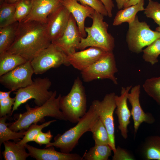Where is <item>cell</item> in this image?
Here are the masks:
<instances>
[{
	"instance_id": "obj_37",
	"label": "cell",
	"mask_w": 160,
	"mask_h": 160,
	"mask_svg": "<svg viewBox=\"0 0 160 160\" xmlns=\"http://www.w3.org/2000/svg\"><path fill=\"white\" fill-rule=\"evenodd\" d=\"M53 136L50 130L46 133L41 131L36 136L34 141L40 146L43 144L47 145L50 142Z\"/></svg>"
},
{
	"instance_id": "obj_30",
	"label": "cell",
	"mask_w": 160,
	"mask_h": 160,
	"mask_svg": "<svg viewBox=\"0 0 160 160\" xmlns=\"http://www.w3.org/2000/svg\"><path fill=\"white\" fill-rule=\"evenodd\" d=\"M143 50V58L144 61L153 65L158 62L160 55V37Z\"/></svg>"
},
{
	"instance_id": "obj_18",
	"label": "cell",
	"mask_w": 160,
	"mask_h": 160,
	"mask_svg": "<svg viewBox=\"0 0 160 160\" xmlns=\"http://www.w3.org/2000/svg\"><path fill=\"white\" fill-rule=\"evenodd\" d=\"M77 0H63L62 4L73 15L76 22L82 37L87 36L85 28V22L87 17H91L95 10L92 8L83 5Z\"/></svg>"
},
{
	"instance_id": "obj_3",
	"label": "cell",
	"mask_w": 160,
	"mask_h": 160,
	"mask_svg": "<svg viewBox=\"0 0 160 160\" xmlns=\"http://www.w3.org/2000/svg\"><path fill=\"white\" fill-rule=\"evenodd\" d=\"M98 118L97 113L91 105L76 126L63 134H57L54 137V141L46 145L45 148L53 146L59 148L62 152L70 153L77 145L81 136L86 132H90L93 125Z\"/></svg>"
},
{
	"instance_id": "obj_21",
	"label": "cell",
	"mask_w": 160,
	"mask_h": 160,
	"mask_svg": "<svg viewBox=\"0 0 160 160\" xmlns=\"http://www.w3.org/2000/svg\"><path fill=\"white\" fill-rule=\"evenodd\" d=\"M3 143L5 149L2 154L5 160H25L30 156L29 153L26 152L25 146L20 145L15 141L7 140Z\"/></svg>"
},
{
	"instance_id": "obj_38",
	"label": "cell",
	"mask_w": 160,
	"mask_h": 160,
	"mask_svg": "<svg viewBox=\"0 0 160 160\" xmlns=\"http://www.w3.org/2000/svg\"><path fill=\"white\" fill-rule=\"evenodd\" d=\"M105 7L108 13V16L111 17L112 16V10L114 5L112 0H100Z\"/></svg>"
},
{
	"instance_id": "obj_14",
	"label": "cell",
	"mask_w": 160,
	"mask_h": 160,
	"mask_svg": "<svg viewBox=\"0 0 160 160\" xmlns=\"http://www.w3.org/2000/svg\"><path fill=\"white\" fill-rule=\"evenodd\" d=\"M140 88L139 84L132 87L127 95V100L132 106L131 113L134 121L135 133H137L143 122L152 124L155 121L152 114L145 113L141 106L139 100Z\"/></svg>"
},
{
	"instance_id": "obj_29",
	"label": "cell",
	"mask_w": 160,
	"mask_h": 160,
	"mask_svg": "<svg viewBox=\"0 0 160 160\" xmlns=\"http://www.w3.org/2000/svg\"><path fill=\"white\" fill-rule=\"evenodd\" d=\"M143 88L146 94L160 105V76L147 79Z\"/></svg>"
},
{
	"instance_id": "obj_4",
	"label": "cell",
	"mask_w": 160,
	"mask_h": 160,
	"mask_svg": "<svg viewBox=\"0 0 160 160\" xmlns=\"http://www.w3.org/2000/svg\"><path fill=\"white\" fill-rule=\"evenodd\" d=\"M104 16L95 11L91 17L92 25L85 28L87 36L81 38L77 49L82 50L88 47H94L108 52H113L114 39L108 32V25L104 20Z\"/></svg>"
},
{
	"instance_id": "obj_34",
	"label": "cell",
	"mask_w": 160,
	"mask_h": 160,
	"mask_svg": "<svg viewBox=\"0 0 160 160\" xmlns=\"http://www.w3.org/2000/svg\"><path fill=\"white\" fill-rule=\"evenodd\" d=\"M81 4L88 6L104 16H107L108 13L104 5L100 0H77Z\"/></svg>"
},
{
	"instance_id": "obj_27",
	"label": "cell",
	"mask_w": 160,
	"mask_h": 160,
	"mask_svg": "<svg viewBox=\"0 0 160 160\" xmlns=\"http://www.w3.org/2000/svg\"><path fill=\"white\" fill-rule=\"evenodd\" d=\"M90 132L92 134L95 144L109 145L107 131L99 117L93 125Z\"/></svg>"
},
{
	"instance_id": "obj_42",
	"label": "cell",
	"mask_w": 160,
	"mask_h": 160,
	"mask_svg": "<svg viewBox=\"0 0 160 160\" xmlns=\"http://www.w3.org/2000/svg\"><path fill=\"white\" fill-rule=\"evenodd\" d=\"M4 1L8 3L13 4L15 3L19 0H4Z\"/></svg>"
},
{
	"instance_id": "obj_15",
	"label": "cell",
	"mask_w": 160,
	"mask_h": 160,
	"mask_svg": "<svg viewBox=\"0 0 160 160\" xmlns=\"http://www.w3.org/2000/svg\"><path fill=\"white\" fill-rule=\"evenodd\" d=\"M108 52L100 48L91 47L88 49L75 52L67 55L70 65L81 71L102 57Z\"/></svg>"
},
{
	"instance_id": "obj_25",
	"label": "cell",
	"mask_w": 160,
	"mask_h": 160,
	"mask_svg": "<svg viewBox=\"0 0 160 160\" xmlns=\"http://www.w3.org/2000/svg\"><path fill=\"white\" fill-rule=\"evenodd\" d=\"M111 147L109 145H96L85 152L82 157L84 160H108L111 155Z\"/></svg>"
},
{
	"instance_id": "obj_23",
	"label": "cell",
	"mask_w": 160,
	"mask_h": 160,
	"mask_svg": "<svg viewBox=\"0 0 160 160\" xmlns=\"http://www.w3.org/2000/svg\"><path fill=\"white\" fill-rule=\"evenodd\" d=\"M28 61L22 56L7 52L0 55V76Z\"/></svg>"
},
{
	"instance_id": "obj_1",
	"label": "cell",
	"mask_w": 160,
	"mask_h": 160,
	"mask_svg": "<svg viewBox=\"0 0 160 160\" xmlns=\"http://www.w3.org/2000/svg\"><path fill=\"white\" fill-rule=\"evenodd\" d=\"M51 43L46 24L33 21L21 22L14 42L6 52L19 55L31 61Z\"/></svg>"
},
{
	"instance_id": "obj_17",
	"label": "cell",
	"mask_w": 160,
	"mask_h": 160,
	"mask_svg": "<svg viewBox=\"0 0 160 160\" xmlns=\"http://www.w3.org/2000/svg\"><path fill=\"white\" fill-rule=\"evenodd\" d=\"M132 87V86H129L122 87L120 95H116L115 97V113L118 118V128L122 137L125 139L128 137L127 127L130 123L131 115L127 104V95Z\"/></svg>"
},
{
	"instance_id": "obj_16",
	"label": "cell",
	"mask_w": 160,
	"mask_h": 160,
	"mask_svg": "<svg viewBox=\"0 0 160 160\" xmlns=\"http://www.w3.org/2000/svg\"><path fill=\"white\" fill-rule=\"evenodd\" d=\"M31 0V11L21 22L33 21L46 24L49 15L62 5L63 0Z\"/></svg>"
},
{
	"instance_id": "obj_41",
	"label": "cell",
	"mask_w": 160,
	"mask_h": 160,
	"mask_svg": "<svg viewBox=\"0 0 160 160\" xmlns=\"http://www.w3.org/2000/svg\"><path fill=\"white\" fill-rule=\"evenodd\" d=\"M141 0H130L124 7L125 8L132 5H135Z\"/></svg>"
},
{
	"instance_id": "obj_35",
	"label": "cell",
	"mask_w": 160,
	"mask_h": 160,
	"mask_svg": "<svg viewBox=\"0 0 160 160\" xmlns=\"http://www.w3.org/2000/svg\"><path fill=\"white\" fill-rule=\"evenodd\" d=\"M15 101V98L10 97L0 100V117L9 115L11 114L12 109V106L13 105Z\"/></svg>"
},
{
	"instance_id": "obj_33",
	"label": "cell",
	"mask_w": 160,
	"mask_h": 160,
	"mask_svg": "<svg viewBox=\"0 0 160 160\" xmlns=\"http://www.w3.org/2000/svg\"><path fill=\"white\" fill-rule=\"evenodd\" d=\"M144 11L147 17L152 19L160 27V3L148 0V4Z\"/></svg>"
},
{
	"instance_id": "obj_22",
	"label": "cell",
	"mask_w": 160,
	"mask_h": 160,
	"mask_svg": "<svg viewBox=\"0 0 160 160\" xmlns=\"http://www.w3.org/2000/svg\"><path fill=\"white\" fill-rule=\"evenodd\" d=\"M19 24L15 22L0 27V55L6 52L13 43Z\"/></svg>"
},
{
	"instance_id": "obj_20",
	"label": "cell",
	"mask_w": 160,
	"mask_h": 160,
	"mask_svg": "<svg viewBox=\"0 0 160 160\" xmlns=\"http://www.w3.org/2000/svg\"><path fill=\"white\" fill-rule=\"evenodd\" d=\"M144 0H141L135 5L118 11L113 20V25L118 26L124 22L129 23L132 22L138 12L144 10Z\"/></svg>"
},
{
	"instance_id": "obj_8",
	"label": "cell",
	"mask_w": 160,
	"mask_h": 160,
	"mask_svg": "<svg viewBox=\"0 0 160 160\" xmlns=\"http://www.w3.org/2000/svg\"><path fill=\"white\" fill-rule=\"evenodd\" d=\"M118 71L113 52L106 54L81 71L83 81L88 82L100 79H107L115 84H118L115 74Z\"/></svg>"
},
{
	"instance_id": "obj_7",
	"label": "cell",
	"mask_w": 160,
	"mask_h": 160,
	"mask_svg": "<svg viewBox=\"0 0 160 160\" xmlns=\"http://www.w3.org/2000/svg\"><path fill=\"white\" fill-rule=\"evenodd\" d=\"M160 37L158 31L151 30L145 21H140L136 15L134 20L129 23L126 41L129 49L138 54L143 48L150 44Z\"/></svg>"
},
{
	"instance_id": "obj_44",
	"label": "cell",
	"mask_w": 160,
	"mask_h": 160,
	"mask_svg": "<svg viewBox=\"0 0 160 160\" xmlns=\"http://www.w3.org/2000/svg\"><path fill=\"white\" fill-rule=\"evenodd\" d=\"M2 0H0V1H2Z\"/></svg>"
},
{
	"instance_id": "obj_36",
	"label": "cell",
	"mask_w": 160,
	"mask_h": 160,
	"mask_svg": "<svg viewBox=\"0 0 160 160\" xmlns=\"http://www.w3.org/2000/svg\"><path fill=\"white\" fill-rule=\"evenodd\" d=\"M114 155L112 156L113 160H132L135 158L132 155L125 149L118 146L113 152Z\"/></svg>"
},
{
	"instance_id": "obj_31",
	"label": "cell",
	"mask_w": 160,
	"mask_h": 160,
	"mask_svg": "<svg viewBox=\"0 0 160 160\" xmlns=\"http://www.w3.org/2000/svg\"><path fill=\"white\" fill-rule=\"evenodd\" d=\"M56 121L55 119L49 121L40 125H38L37 124H32L27 131H25L24 136L22 138V139L17 143L20 145L25 146L28 142L34 141L36 136L39 132L41 131L42 129Z\"/></svg>"
},
{
	"instance_id": "obj_10",
	"label": "cell",
	"mask_w": 160,
	"mask_h": 160,
	"mask_svg": "<svg viewBox=\"0 0 160 160\" xmlns=\"http://www.w3.org/2000/svg\"><path fill=\"white\" fill-rule=\"evenodd\" d=\"M116 95L113 92L107 94L102 100H95L92 104L107 131L109 139V145L113 152L116 149L113 116L116 108Z\"/></svg>"
},
{
	"instance_id": "obj_9",
	"label": "cell",
	"mask_w": 160,
	"mask_h": 160,
	"mask_svg": "<svg viewBox=\"0 0 160 160\" xmlns=\"http://www.w3.org/2000/svg\"><path fill=\"white\" fill-rule=\"evenodd\" d=\"M34 73H44L49 69L63 65H70L67 55L58 47L52 43L31 61Z\"/></svg>"
},
{
	"instance_id": "obj_19",
	"label": "cell",
	"mask_w": 160,
	"mask_h": 160,
	"mask_svg": "<svg viewBox=\"0 0 160 160\" xmlns=\"http://www.w3.org/2000/svg\"><path fill=\"white\" fill-rule=\"evenodd\" d=\"M31 157L37 160H82L77 153H66L56 151L53 146L38 148L26 144L25 146Z\"/></svg>"
},
{
	"instance_id": "obj_28",
	"label": "cell",
	"mask_w": 160,
	"mask_h": 160,
	"mask_svg": "<svg viewBox=\"0 0 160 160\" xmlns=\"http://www.w3.org/2000/svg\"><path fill=\"white\" fill-rule=\"evenodd\" d=\"M0 6V27H4L15 22L14 16L15 12V3L1 1Z\"/></svg>"
},
{
	"instance_id": "obj_5",
	"label": "cell",
	"mask_w": 160,
	"mask_h": 160,
	"mask_svg": "<svg viewBox=\"0 0 160 160\" xmlns=\"http://www.w3.org/2000/svg\"><path fill=\"white\" fill-rule=\"evenodd\" d=\"M60 107L66 119L73 123H77L87 112V98L83 83L78 77L67 95L61 96Z\"/></svg>"
},
{
	"instance_id": "obj_40",
	"label": "cell",
	"mask_w": 160,
	"mask_h": 160,
	"mask_svg": "<svg viewBox=\"0 0 160 160\" xmlns=\"http://www.w3.org/2000/svg\"><path fill=\"white\" fill-rule=\"evenodd\" d=\"M12 91L9 90L7 92L0 91V100L6 98L10 97V94Z\"/></svg>"
},
{
	"instance_id": "obj_13",
	"label": "cell",
	"mask_w": 160,
	"mask_h": 160,
	"mask_svg": "<svg viewBox=\"0 0 160 160\" xmlns=\"http://www.w3.org/2000/svg\"><path fill=\"white\" fill-rule=\"evenodd\" d=\"M82 37L76 21L71 14L68 23L63 34L52 43L68 55L76 52Z\"/></svg>"
},
{
	"instance_id": "obj_26",
	"label": "cell",
	"mask_w": 160,
	"mask_h": 160,
	"mask_svg": "<svg viewBox=\"0 0 160 160\" xmlns=\"http://www.w3.org/2000/svg\"><path fill=\"white\" fill-rule=\"evenodd\" d=\"M8 116L7 115L0 118V146L4 142L13 140L15 141L23 138L24 136L25 130L20 131L19 132L14 131L8 126L10 123H6Z\"/></svg>"
},
{
	"instance_id": "obj_2",
	"label": "cell",
	"mask_w": 160,
	"mask_h": 160,
	"mask_svg": "<svg viewBox=\"0 0 160 160\" xmlns=\"http://www.w3.org/2000/svg\"><path fill=\"white\" fill-rule=\"evenodd\" d=\"M57 91H55L51 97L41 106L31 108L27 103L26 111L20 114L17 119L11 123L8 127L12 130L18 132L27 130L33 124L44 121L46 116L51 117L57 119L66 121L60 107V100L61 95L56 97Z\"/></svg>"
},
{
	"instance_id": "obj_39",
	"label": "cell",
	"mask_w": 160,
	"mask_h": 160,
	"mask_svg": "<svg viewBox=\"0 0 160 160\" xmlns=\"http://www.w3.org/2000/svg\"><path fill=\"white\" fill-rule=\"evenodd\" d=\"M117 6L119 9H121L130 0H115Z\"/></svg>"
},
{
	"instance_id": "obj_24",
	"label": "cell",
	"mask_w": 160,
	"mask_h": 160,
	"mask_svg": "<svg viewBox=\"0 0 160 160\" xmlns=\"http://www.w3.org/2000/svg\"><path fill=\"white\" fill-rule=\"evenodd\" d=\"M142 150L146 160H160V136H152L147 138Z\"/></svg>"
},
{
	"instance_id": "obj_32",
	"label": "cell",
	"mask_w": 160,
	"mask_h": 160,
	"mask_svg": "<svg viewBox=\"0 0 160 160\" xmlns=\"http://www.w3.org/2000/svg\"><path fill=\"white\" fill-rule=\"evenodd\" d=\"M15 22H21L30 13L32 7L31 0H19L15 3Z\"/></svg>"
},
{
	"instance_id": "obj_11",
	"label": "cell",
	"mask_w": 160,
	"mask_h": 160,
	"mask_svg": "<svg viewBox=\"0 0 160 160\" xmlns=\"http://www.w3.org/2000/svg\"><path fill=\"white\" fill-rule=\"evenodd\" d=\"M33 73L31 61H28L0 76V83L9 90L16 91L32 83Z\"/></svg>"
},
{
	"instance_id": "obj_6",
	"label": "cell",
	"mask_w": 160,
	"mask_h": 160,
	"mask_svg": "<svg viewBox=\"0 0 160 160\" xmlns=\"http://www.w3.org/2000/svg\"><path fill=\"white\" fill-rule=\"evenodd\" d=\"M51 85L52 82L48 78L38 77L34 79L31 84L14 92L15 101L11 116L21 104L29 100L33 99L35 103L38 106L45 103L53 94L54 92L48 90Z\"/></svg>"
},
{
	"instance_id": "obj_43",
	"label": "cell",
	"mask_w": 160,
	"mask_h": 160,
	"mask_svg": "<svg viewBox=\"0 0 160 160\" xmlns=\"http://www.w3.org/2000/svg\"><path fill=\"white\" fill-rule=\"evenodd\" d=\"M156 31L159 32L160 33V27L159 26L156 28Z\"/></svg>"
},
{
	"instance_id": "obj_12",
	"label": "cell",
	"mask_w": 160,
	"mask_h": 160,
	"mask_svg": "<svg viewBox=\"0 0 160 160\" xmlns=\"http://www.w3.org/2000/svg\"><path fill=\"white\" fill-rule=\"evenodd\" d=\"M71 13L61 5L48 16L46 23L47 36L52 42L61 36L68 23Z\"/></svg>"
}]
</instances>
